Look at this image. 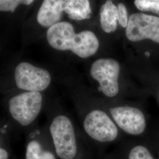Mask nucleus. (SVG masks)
I'll use <instances>...</instances> for the list:
<instances>
[{
    "mask_svg": "<svg viewBox=\"0 0 159 159\" xmlns=\"http://www.w3.org/2000/svg\"><path fill=\"white\" fill-rule=\"evenodd\" d=\"M46 37L52 48L71 51L82 58L94 55L100 46L98 39L93 32L84 30L76 34L73 25L67 21H61L48 29Z\"/></svg>",
    "mask_w": 159,
    "mask_h": 159,
    "instance_id": "obj_1",
    "label": "nucleus"
},
{
    "mask_svg": "<svg viewBox=\"0 0 159 159\" xmlns=\"http://www.w3.org/2000/svg\"><path fill=\"white\" fill-rule=\"evenodd\" d=\"M50 131L57 156L61 159H74L77 145L71 120L65 116H57L51 122Z\"/></svg>",
    "mask_w": 159,
    "mask_h": 159,
    "instance_id": "obj_2",
    "label": "nucleus"
},
{
    "mask_svg": "<svg viewBox=\"0 0 159 159\" xmlns=\"http://www.w3.org/2000/svg\"><path fill=\"white\" fill-rule=\"evenodd\" d=\"M43 96L40 92L27 91L17 94L10 100L9 111L12 117L23 126L31 124L42 107Z\"/></svg>",
    "mask_w": 159,
    "mask_h": 159,
    "instance_id": "obj_3",
    "label": "nucleus"
},
{
    "mask_svg": "<svg viewBox=\"0 0 159 159\" xmlns=\"http://www.w3.org/2000/svg\"><path fill=\"white\" fill-rule=\"evenodd\" d=\"M120 66L113 58H100L91 65L90 75L98 82L100 89L106 97H113L119 92Z\"/></svg>",
    "mask_w": 159,
    "mask_h": 159,
    "instance_id": "obj_4",
    "label": "nucleus"
},
{
    "mask_svg": "<svg viewBox=\"0 0 159 159\" xmlns=\"http://www.w3.org/2000/svg\"><path fill=\"white\" fill-rule=\"evenodd\" d=\"M125 36L132 42L152 40L159 44V17L136 12L129 17Z\"/></svg>",
    "mask_w": 159,
    "mask_h": 159,
    "instance_id": "obj_5",
    "label": "nucleus"
},
{
    "mask_svg": "<svg viewBox=\"0 0 159 159\" xmlns=\"http://www.w3.org/2000/svg\"><path fill=\"white\" fill-rule=\"evenodd\" d=\"M14 77L17 87L27 91H44L51 83V75L47 70L27 62L17 65Z\"/></svg>",
    "mask_w": 159,
    "mask_h": 159,
    "instance_id": "obj_6",
    "label": "nucleus"
},
{
    "mask_svg": "<svg viewBox=\"0 0 159 159\" xmlns=\"http://www.w3.org/2000/svg\"><path fill=\"white\" fill-rule=\"evenodd\" d=\"M83 127L89 136L100 142L113 141L119 132L108 115L100 110H94L85 116Z\"/></svg>",
    "mask_w": 159,
    "mask_h": 159,
    "instance_id": "obj_7",
    "label": "nucleus"
},
{
    "mask_svg": "<svg viewBox=\"0 0 159 159\" xmlns=\"http://www.w3.org/2000/svg\"><path fill=\"white\" fill-rule=\"evenodd\" d=\"M110 111L116 124L127 133L139 135L145 130V117L139 109L130 106H121L111 108Z\"/></svg>",
    "mask_w": 159,
    "mask_h": 159,
    "instance_id": "obj_8",
    "label": "nucleus"
},
{
    "mask_svg": "<svg viewBox=\"0 0 159 159\" xmlns=\"http://www.w3.org/2000/svg\"><path fill=\"white\" fill-rule=\"evenodd\" d=\"M63 0H45L43 2L37 16L38 23L44 27L50 28L61 22L64 11Z\"/></svg>",
    "mask_w": 159,
    "mask_h": 159,
    "instance_id": "obj_9",
    "label": "nucleus"
},
{
    "mask_svg": "<svg viewBox=\"0 0 159 159\" xmlns=\"http://www.w3.org/2000/svg\"><path fill=\"white\" fill-rule=\"evenodd\" d=\"M119 14L117 6L113 1H106L100 10V22L102 30L106 33H111L117 29Z\"/></svg>",
    "mask_w": 159,
    "mask_h": 159,
    "instance_id": "obj_10",
    "label": "nucleus"
},
{
    "mask_svg": "<svg viewBox=\"0 0 159 159\" xmlns=\"http://www.w3.org/2000/svg\"><path fill=\"white\" fill-rule=\"evenodd\" d=\"M64 11L70 19L77 21L89 18L92 12L90 2L87 0L64 1Z\"/></svg>",
    "mask_w": 159,
    "mask_h": 159,
    "instance_id": "obj_11",
    "label": "nucleus"
},
{
    "mask_svg": "<svg viewBox=\"0 0 159 159\" xmlns=\"http://www.w3.org/2000/svg\"><path fill=\"white\" fill-rule=\"evenodd\" d=\"M25 159H56V157L50 151L44 150L39 142L31 140L27 146Z\"/></svg>",
    "mask_w": 159,
    "mask_h": 159,
    "instance_id": "obj_12",
    "label": "nucleus"
},
{
    "mask_svg": "<svg viewBox=\"0 0 159 159\" xmlns=\"http://www.w3.org/2000/svg\"><path fill=\"white\" fill-rule=\"evenodd\" d=\"M134 6L143 12H151L159 16V0H135Z\"/></svg>",
    "mask_w": 159,
    "mask_h": 159,
    "instance_id": "obj_13",
    "label": "nucleus"
},
{
    "mask_svg": "<svg viewBox=\"0 0 159 159\" xmlns=\"http://www.w3.org/2000/svg\"><path fill=\"white\" fill-rule=\"evenodd\" d=\"M33 0H1L0 11L2 12L15 11L20 5L29 6L34 2Z\"/></svg>",
    "mask_w": 159,
    "mask_h": 159,
    "instance_id": "obj_14",
    "label": "nucleus"
},
{
    "mask_svg": "<svg viewBox=\"0 0 159 159\" xmlns=\"http://www.w3.org/2000/svg\"><path fill=\"white\" fill-rule=\"evenodd\" d=\"M129 159H153L148 149L142 146H137L130 152Z\"/></svg>",
    "mask_w": 159,
    "mask_h": 159,
    "instance_id": "obj_15",
    "label": "nucleus"
},
{
    "mask_svg": "<svg viewBox=\"0 0 159 159\" xmlns=\"http://www.w3.org/2000/svg\"><path fill=\"white\" fill-rule=\"evenodd\" d=\"M117 8H118L119 14V23L122 27L126 29L129 23V20L127 8L125 5L121 2H120L118 4Z\"/></svg>",
    "mask_w": 159,
    "mask_h": 159,
    "instance_id": "obj_16",
    "label": "nucleus"
},
{
    "mask_svg": "<svg viewBox=\"0 0 159 159\" xmlns=\"http://www.w3.org/2000/svg\"><path fill=\"white\" fill-rule=\"evenodd\" d=\"M8 159V153L6 149L3 148H0V159Z\"/></svg>",
    "mask_w": 159,
    "mask_h": 159,
    "instance_id": "obj_17",
    "label": "nucleus"
},
{
    "mask_svg": "<svg viewBox=\"0 0 159 159\" xmlns=\"http://www.w3.org/2000/svg\"></svg>",
    "mask_w": 159,
    "mask_h": 159,
    "instance_id": "obj_18",
    "label": "nucleus"
}]
</instances>
